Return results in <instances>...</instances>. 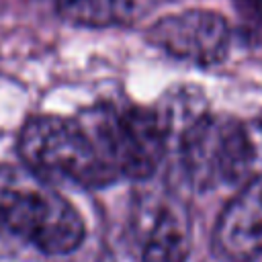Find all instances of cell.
<instances>
[{
    "instance_id": "277c9868",
    "label": "cell",
    "mask_w": 262,
    "mask_h": 262,
    "mask_svg": "<svg viewBox=\"0 0 262 262\" xmlns=\"http://www.w3.org/2000/svg\"><path fill=\"white\" fill-rule=\"evenodd\" d=\"M119 178L154 176L166 151V121L143 106H94L80 115Z\"/></svg>"
},
{
    "instance_id": "7a4b0ae2",
    "label": "cell",
    "mask_w": 262,
    "mask_h": 262,
    "mask_svg": "<svg viewBox=\"0 0 262 262\" xmlns=\"http://www.w3.org/2000/svg\"><path fill=\"white\" fill-rule=\"evenodd\" d=\"M180 160L199 190L246 184L262 174V121L242 123L223 115H196L182 131Z\"/></svg>"
},
{
    "instance_id": "5b68a950",
    "label": "cell",
    "mask_w": 262,
    "mask_h": 262,
    "mask_svg": "<svg viewBox=\"0 0 262 262\" xmlns=\"http://www.w3.org/2000/svg\"><path fill=\"white\" fill-rule=\"evenodd\" d=\"M147 39L176 59L194 66H215L223 61L229 51L231 31L221 14L192 8L154 23L147 31Z\"/></svg>"
},
{
    "instance_id": "8992f818",
    "label": "cell",
    "mask_w": 262,
    "mask_h": 262,
    "mask_svg": "<svg viewBox=\"0 0 262 262\" xmlns=\"http://www.w3.org/2000/svg\"><path fill=\"white\" fill-rule=\"evenodd\" d=\"M213 252L223 262H254L262 256V174L248 180L221 211Z\"/></svg>"
},
{
    "instance_id": "52a82bcc",
    "label": "cell",
    "mask_w": 262,
    "mask_h": 262,
    "mask_svg": "<svg viewBox=\"0 0 262 262\" xmlns=\"http://www.w3.org/2000/svg\"><path fill=\"white\" fill-rule=\"evenodd\" d=\"M151 0H55L59 16L76 27L104 29L135 23Z\"/></svg>"
},
{
    "instance_id": "ba28073f",
    "label": "cell",
    "mask_w": 262,
    "mask_h": 262,
    "mask_svg": "<svg viewBox=\"0 0 262 262\" xmlns=\"http://www.w3.org/2000/svg\"><path fill=\"white\" fill-rule=\"evenodd\" d=\"M190 233L186 219L176 209H162L147 233L141 262H186Z\"/></svg>"
},
{
    "instance_id": "3957f363",
    "label": "cell",
    "mask_w": 262,
    "mask_h": 262,
    "mask_svg": "<svg viewBox=\"0 0 262 262\" xmlns=\"http://www.w3.org/2000/svg\"><path fill=\"white\" fill-rule=\"evenodd\" d=\"M16 147L25 166L47 180H68L84 188L119 180L80 117H31L20 129Z\"/></svg>"
},
{
    "instance_id": "6da1fadb",
    "label": "cell",
    "mask_w": 262,
    "mask_h": 262,
    "mask_svg": "<svg viewBox=\"0 0 262 262\" xmlns=\"http://www.w3.org/2000/svg\"><path fill=\"white\" fill-rule=\"evenodd\" d=\"M84 235V219L47 178L27 166H0V237L63 256Z\"/></svg>"
}]
</instances>
